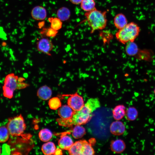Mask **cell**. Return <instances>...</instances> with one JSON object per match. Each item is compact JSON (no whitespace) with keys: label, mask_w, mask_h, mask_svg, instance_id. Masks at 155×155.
<instances>
[{"label":"cell","mask_w":155,"mask_h":155,"mask_svg":"<svg viewBox=\"0 0 155 155\" xmlns=\"http://www.w3.org/2000/svg\"><path fill=\"white\" fill-rule=\"evenodd\" d=\"M100 106V102L97 98H90L80 110L75 111L70 118L65 119L60 118L57 119L56 121L59 125L65 127L84 124L91 119L93 113Z\"/></svg>","instance_id":"cell-1"},{"label":"cell","mask_w":155,"mask_h":155,"mask_svg":"<svg viewBox=\"0 0 155 155\" xmlns=\"http://www.w3.org/2000/svg\"><path fill=\"white\" fill-rule=\"evenodd\" d=\"M106 13L105 11L99 10L96 7L85 13L84 15L88 25L91 29V33L95 30H102L106 28L107 23Z\"/></svg>","instance_id":"cell-2"},{"label":"cell","mask_w":155,"mask_h":155,"mask_svg":"<svg viewBox=\"0 0 155 155\" xmlns=\"http://www.w3.org/2000/svg\"><path fill=\"white\" fill-rule=\"evenodd\" d=\"M140 31L139 26L134 22L128 23L123 28L119 29L116 33L117 39L120 42L126 44L134 42Z\"/></svg>","instance_id":"cell-3"},{"label":"cell","mask_w":155,"mask_h":155,"mask_svg":"<svg viewBox=\"0 0 155 155\" xmlns=\"http://www.w3.org/2000/svg\"><path fill=\"white\" fill-rule=\"evenodd\" d=\"M6 127L10 135L13 136L22 135L26 128L24 118L21 114L9 119Z\"/></svg>","instance_id":"cell-4"},{"label":"cell","mask_w":155,"mask_h":155,"mask_svg":"<svg viewBox=\"0 0 155 155\" xmlns=\"http://www.w3.org/2000/svg\"><path fill=\"white\" fill-rule=\"evenodd\" d=\"M18 77L13 73L7 75L5 77L2 87L3 96L11 99L13 96V93L18 89Z\"/></svg>","instance_id":"cell-5"},{"label":"cell","mask_w":155,"mask_h":155,"mask_svg":"<svg viewBox=\"0 0 155 155\" xmlns=\"http://www.w3.org/2000/svg\"><path fill=\"white\" fill-rule=\"evenodd\" d=\"M63 96H69L67 100V104L75 111L80 110L84 105L83 98L77 93Z\"/></svg>","instance_id":"cell-6"},{"label":"cell","mask_w":155,"mask_h":155,"mask_svg":"<svg viewBox=\"0 0 155 155\" xmlns=\"http://www.w3.org/2000/svg\"><path fill=\"white\" fill-rule=\"evenodd\" d=\"M38 50L49 55H51L50 52L53 46L52 41L47 38H43L39 40L37 45Z\"/></svg>","instance_id":"cell-7"},{"label":"cell","mask_w":155,"mask_h":155,"mask_svg":"<svg viewBox=\"0 0 155 155\" xmlns=\"http://www.w3.org/2000/svg\"><path fill=\"white\" fill-rule=\"evenodd\" d=\"M32 17L34 20H44L47 16L46 9L41 6H37L34 7L31 11Z\"/></svg>","instance_id":"cell-8"},{"label":"cell","mask_w":155,"mask_h":155,"mask_svg":"<svg viewBox=\"0 0 155 155\" xmlns=\"http://www.w3.org/2000/svg\"><path fill=\"white\" fill-rule=\"evenodd\" d=\"M125 130L124 125L121 122L116 121L113 122L110 126V131L111 133L115 135L123 134Z\"/></svg>","instance_id":"cell-9"},{"label":"cell","mask_w":155,"mask_h":155,"mask_svg":"<svg viewBox=\"0 0 155 155\" xmlns=\"http://www.w3.org/2000/svg\"><path fill=\"white\" fill-rule=\"evenodd\" d=\"M37 96L40 99L43 100L49 99L52 94V90L49 87L44 85L40 87L38 90Z\"/></svg>","instance_id":"cell-10"},{"label":"cell","mask_w":155,"mask_h":155,"mask_svg":"<svg viewBox=\"0 0 155 155\" xmlns=\"http://www.w3.org/2000/svg\"><path fill=\"white\" fill-rule=\"evenodd\" d=\"M74 112L68 105H65L59 108L58 114L61 118L66 119L71 118Z\"/></svg>","instance_id":"cell-11"},{"label":"cell","mask_w":155,"mask_h":155,"mask_svg":"<svg viewBox=\"0 0 155 155\" xmlns=\"http://www.w3.org/2000/svg\"><path fill=\"white\" fill-rule=\"evenodd\" d=\"M73 143V140L71 137L65 135L62 136L59 140L58 144L61 149L68 150Z\"/></svg>","instance_id":"cell-12"},{"label":"cell","mask_w":155,"mask_h":155,"mask_svg":"<svg viewBox=\"0 0 155 155\" xmlns=\"http://www.w3.org/2000/svg\"><path fill=\"white\" fill-rule=\"evenodd\" d=\"M114 23L115 27L120 29L125 26L127 24V19L125 15L122 13L116 15L114 19Z\"/></svg>","instance_id":"cell-13"},{"label":"cell","mask_w":155,"mask_h":155,"mask_svg":"<svg viewBox=\"0 0 155 155\" xmlns=\"http://www.w3.org/2000/svg\"><path fill=\"white\" fill-rule=\"evenodd\" d=\"M111 147V150L113 152L117 153H120L125 150L126 146L123 141L119 139L112 142Z\"/></svg>","instance_id":"cell-14"},{"label":"cell","mask_w":155,"mask_h":155,"mask_svg":"<svg viewBox=\"0 0 155 155\" xmlns=\"http://www.w3.org/2000/svg\"><path fill=\"white\" fill-rule=\"evenodd\" d=\"M83 144V140L76 141L73 143L68 150L69 154L71 155H82Z\"/></svg>","instance_id":"cell-15"},{"label":"cell","mask_w":155,"mask_h":155,"mask_svg":"<svg viewBox=\"0 0 155 155\" xmlns=\"http://www.w3.org/2000/svg\"><path fill=\"white\" fill-rule=\"evenodd\" d=\"M125 107L123 105H120L116 106L113 110V115L114 118L116 120L122 119L125 115Z\"/></svg>","instance_id":"cell-16"},{"label":"cell","mask_w":155,"mask_h":155,"mask_svg":"<svg viewBox=\"0 0 155 155\" xmlns=\"http://www.w3.org/2000/svg\"><path fill=\"white\" fill-rule=\"evenodd\" d=\"M55 144L53 142H48L43 144L41 150L45 155L54 154L56 150Z\"/></svg>","instance_id":"cell-17"},{"label":"cell","mask_w":155,"mask_h":155,"mask_svg":"<svg viewBox=\"0 0 155 155\" xmlns=\"http://www.w3.org/2000/svg\"><path fill=\"white\" fill-rule=\"evenodd\" d=\"M125 51L127 54L130 56H134L138 53L139 49L137 45L134 42L127 43Z\"/></svg>","instance_id":"cell-18"},{"label":"cell","mask_w":155,"mask_h":155,"mask_svg":"<svg viewBox=\"0 0 155 155\" xmlns=\"http://www.w3.org/2000/svg\"><path fill=\"white\" fill-rule=\"evenodd\" d=\"M57 18L62 21L68 20L70 16L69 10L65 7H62L59 9L57 13Z\"/></svg>","instance_id":"cell-19"},{"label":"cell","mask_w":155,"mask_h":155,"mask_svg":"<svg viewBox=\"0 0 155 155\" xmlns=\"http://www.w3.org/2000/svg\"><path fill=\"white\" fill-rule=\"evenodd\" d=\"M138 114V111L135 107H130L125 111V115L127 120L133 121L137 119Z\"/></svg>","instance_id":"cell-20"},{"label":"cell","mask_w":155,"mask_h":155,"mask_svg":"<svg viewBox=\"0 0 155 155\" xmlns=\"http://www.w3.org/2000/svg\"><path fill=\"white\" fill-rule=\"evenodd\" d=\"M85 133L84 128L80 125H77L73 128L72 135L74 138L78 139L82 138Z\"/></svg>","instance_id":"cell-21"},{"label":"cell","mask_w":155,"mask_h":155,"mask_svg":"<svg viewBox=\"0 0 155 155\" xmlns=\"http://www.w3.org/2000/svg\"><path fill=\"white\" fill-rule=\"evenodd\" d=\"M52 133L49 129L45 128L41 130L38 134L40 140L44 142L49 141L52 137Z\"/></svg>","instance_id":"cell-22"},{"label":"cell","mask_w":155,"mask_h":155,"mask_svg":"<svg viewBox=\"0 0 155 155\" xmlns=\"http://www.w3.org/2000/svg\"><path fill=\"white\" fill-rule=\"evenodd\" d=\"M94 0H82L81 3V8L86 12L90 11L95 8Z\"/></svg>","instance_id":"cell-23"},{"label":"cell","mask_w":155,"mask_h":155,"mask_svg":"<svg viewBox=\"0 0 155 155\" xmlns=\"http://www.w3.org/2000/svg\"><path fill=\"white\" fill-rule=\"evenodd\" d=\"M48 20L51 23V28L54 30L58 31L62 28V21L58 18H50L48 19Z\"/></svg>","instance_id":"cell-24"},{"label":"cell","mask_w":155,"mask_h":155,"mask_svg":"<svg viewBox=\"0 0 155 155\" xmlns=\"http://www.w3.org/2000/svg\"><path fill=\"white\" fill-rule=\"evenodd\" d=\"M83 141L82 155L94 154L95 152L90 144L86 140H83Z\"/></svg>","instance_id":"cell-25"},{"label":"cell","mask_w":155,"mask_h":155,"mask_svg":"<svg viewBox=\"0 0 155 155\" xmlns=\"http://www.w3.org/2000/svg\"><path fill=\"white\" fill-rule=\"evenodd\" d=\"M10 134L7 127H0V143H5L8 140Z\"/></svg>","instance_id":"cell-26"},{"label":"cell","mask_w":155,"mask_h":155,"mask_svg":"<svg viewBox=\"0 0 155 155\" xmlns=\"http://www.w3.org/2000/svg\"><path fill=\"white\" fill-rule=\"evenodd\" d=\"M48 104L50 108L54 110L58 109L61 107V105L60 100L57 97H53L50 99Z\"/></svg>","instance_id":"cell-27"},{"label":"cell","mask_w":155,"mask_h":155,"mask_svg":"<svg viewBox=\"0 0 155 155\" xmlns=\"http://www.w3.org/2000/svg\"><path fill=\"white\" fill-rule=\"evenodd\" d=\"M42 33L43 34L44 33L47 36L54 37L57 35L58 31L51 28H48L44 29L42 31Z\"/></svg>","instance_id":"cell-28"},{"label":"cell","mask_w":155,"mask_h":155,"mask_svg":"<svg viewBox=\"0 0 155 155\" xmlns=\"http://www.w3.org/2000/svg\"><path fill=\"white\" fill-rule=\"evenodd\" d=\"M2 153L3 154H9L11 149L9 146L6 144H4L2 147Z\"/></svg>","instance_id":"cell-29"},{"label":"cell","mask_w":155,"mask_h":155,"mask_svg":"<svg viewBox=\"0 0 155 155\" xmlns=\"http://www.w3.org/2000/svg\"><path fill=\"white\" fill-rule=\"evenodd\" d=\"M72 3L75 4H78L81 3L82 0H69Z\"/></svg>","instance_id":"cell-30"},{"label":"cell","mask_w":155,"mask_h":155,"mask_svg":"<svg viewBox=\"0 0 155 155\" xmlns=\"http://www.w3.org/2000/svg\"><path fill=\"white\" fill-rule=\"evenodd\" d=\"M62 154L61 150L59 148H57L54 155H62Z\"/></svg>","instance_id":"cell-31"},{"label":"cell","mask_w":155,"mask_h":155,"mask_svg":"<svg viewBox=\"0 0 155 155\" xmlns=\"http://www.w3.org/2000/svg\"><path fill=\"white\" fill-rule=\"evenodd\" d=\"M154 94L155 95V88L154 89Z\"/></svg>","instance_id":"cell-32"},{"label":"cell","mask_w":155,"mask_h":155,"mask_svg":"<svg viewBox=\"0 0 155 155\" xmlns=\"http://www.w3.org/2000/svg\"><path fill=\"white\" fill-rule=\"evenodd\" d=\"M1 148H0V154H1Z\"/></svg>","instance_id":"cell-33"}]
</instances>
